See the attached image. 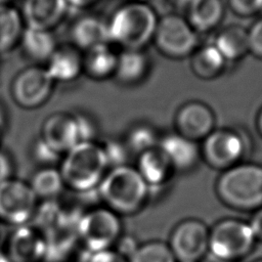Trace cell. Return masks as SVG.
<instances>
[{
    "label": "cell",
    "instance_id": "cell-1",
    "mask_svg": "<svg viewBox=\"0 0 262 262\" xmlns=\"http://www.w3.org/2000/svg\"><path fill=\"white\" fill-rule=\"evenodd\" d=\"M217 199L236 211H255L262 207V166L239 163L221 172L215 182Z\"/></svg>",
    "mask_w": 262,
    "mask_h": 262
},
{
    "label": "cell",
    "instance_id": "cell-2",
    "mask_svg": "<svg viewBox=\"0 0 262 262\" xmlns=\"http://www.w3.org/2000/svg\"><path fill=\"white\" fill-rule=\"evenodd\" d=\"M97 189L106 208L118 215H131L140 211L150 190L137 170L128 165L112 168Z\"/></svg>",
    "mask_w": 262,
    "mask_h": 262
},
{
    "label": "cell",
    "instance_id": "cell-3",
    "mask_svg": "<svg viewBox=\"0 0 262 262\" xmlns=\"http://www.w3.org/2000/svg\"><path fill=\"white\" fill-rule=\"evenodd\" d=\"M155 8L143 2L119 7L107 23L110 41L125 49L142 50L152 40L158 24Z\"/></svg>",
    "mask_w": 262,
    "mask_h": 262
},
{
    "label": "cell",
    "instance_id": "cell-4",
    "mask_svg": "<svg viewBox=\"0 0 262 262\" xmlns=\"http://www.w3.org/2000/svg\"><path fill=\"white\" fill-rule=\"evenodd\" d=\"M107 168L98 143L81 142L66 154L59 172L64 186L77 192H87L98 187Z\"/></svg>",
    "mask_w": 262,
    "mask_h": 262
},
{
    "label": "cell",
    "instance_id": "cell-5",
    "mask_svg": "<svg viewBox=\"0 0 262 262\" xmlns=\"http://www.w3.org/2000/svg\"><path fill=\"white\" fill-rule=\"evenodd\" d=\"M256 243L248 221L237 218L221 219L210 228L209 255L225 262H236L247 257Z\"/></svg>",
    "mask_w": 262,
    "mask_h": 262
},
{
    "label": "cell",
    "instance_id": "cell-6",
    "mask_svg": "<svg viewBox=\"0 0 262 262\" xmlns=\"http://www.w3.org/2000/svg\"><path fill=\"white\" fill-rule=\"evenodd\" d=\"M121 230L119 215L106 207L81 215L76 225L78 241L88 253L112 249L121 237Z\"/></svg>",
    "mask_w": 262,
    "mask_h": 262
},
{
    "label": "cell",
    "instance_id": "cell-7",
    "mask_svg": "<svg viewBox=\"0 0 262 262\" xmlns=\"http://www.w3.org/2000/svg\"><path fill=\"white\" fill-rule=\"evenodd\" d=\"M152 41L164 55L170 58H183L195 50L198 37L186 18L169 13L158 20Z\"/></svg>",
    "mask_w": 262,
    "mask_h": 262
},
{
    "label": "cell",
    "instance_id": "cell-8",
    "mask_svg": "<svg viewBox=\"0 0 262 262\" xmlns=\"http://www.w3.org/2000/svg\"><path fill=\"white\" fill-rule=\"evenodd\" d=\"M207 224L198 218H186L172 228L167 242L177 262H202L209 254Z\"/></svg>",
    "mask_w": 262,
    "mask_h": 262
},
{
    "label": "cell",
    "instance_id": "cell-9",
    "mask_svg": "<svg viewBox=\"0 0 262 262\" xmlns=\"http://www.w3.org/2000/svg\"><path fill=\"white\" fill-rule=\"evenodd\" d=\"M38 199L29 183L9 178L0 183V220L21 226L37 212Z\"/></svg>",
    "mask_w": 262,
    "mask_h": 262
},
{
    "label": "cell",
    "instance_id": "cell-10",
    "mask_svg": "<svg viewBox=\"0 0 262 262\" xmlns=\"http://www.w3.org/2000/svg\"><path fill=\"white\" fill-rule=\"evenodd\" d=\"M245 152L243 137L230 129H214L204 140L201 156L213 169L221 172L239 164Z\"/></svg>",
    "mask_w": 262,
    "mask_h": 262
},
{
    "label": "cell",
    "instance_id": "cell-11",
    "mask_svg": "<svg viewBox=\"0 0 262 262\" xmlns=\"http://www.w3.org/2000/svg\"><path fill=\"white\" fill-rule=\"evenodd\" d=\"M54 81L45 68L29 67L20 71L11 83L13 101L21 108L33 110L41 106L49 98Z\"/></svg>",
    "mask_w": 262,
    "mask_h": 262
},
{
    "label": "cell",
    "instance_id": "cell-12",
    "mask_svg": "<svg viewBox=\"0 0 262 262\" xmlns=\"http://www.w3.org/2000/svg\"><path fill=\"white\" fill-rule=\"evenodd\" d=\"M176 133L192 140H204L215 129L213 111L201 101H189L181 105L174 120Z\"/></svg>",
    "mask_w": 262,
    "mask_h": 262
},
{
    "label": "cell",
    "instance_id": "cell-13",
    "mask_svg": "<svg viewBox=\"0 0 262 262\" xmlns=\"http://www.w3.org/2000/svg\"><path fill=\"white\" fill-rule=\"evenodd\" d=\"M47 237L38 226L21 225L11 234L7 257L10 262H41L45 261Z\"/></svg>",
    "mask_w": 262,
    "mask_h": 262
},
{
    "label": "cell",
    "instance_id": "cell-14",
    "mask_svg": "<svg viewBox=\"0 0 262 262\" xmlns=\"http://www.w3.org/2000/svg\"><path fill=\"white\" fill-rule=\"evenodd\" d=\"M40 138L57 154L66 155L80 143L75 115L66 112L51 114L42 125Z\"/></svg>",
    "mask_w": 262,
    "mask_h": 262
},
{
    "label": "cell",
    "instance_id": "cell-15",
    "mask_svg": "<svg viewBox=\"0 0 262 262\" xmlns=\"http://www.w3.org/2000/svg\"><path fill=\"white\" fill-rule=\"evenodd\" d=\"M68 10L66 0H25L20 15L27 28L50 31Z\"/></svg>",
    "mask_w": 262,
    "mask_h": 262
},
{
    "label": "cell",
    "instance_id": "cell-16",
    "mask_svg": "<svg viewBox=\"0 0 262 262\" xmlns=\"http://www.w3.org/2000/svg\"><path fill=\"white\" fill-rule=\"evenodd\" d=\"M158 146L168 157L175 171L187 172L195 167L201 157L196 142L178 133L166 134L160 138Z\"/></svg>",
    "mask_w": 262,
    "mask_h": 262
},
{
    "label": "cell",
    "instance_id": "cell-17",
    "mask_svg": "<svg viewBox=\"0 0 262 262\" xmlns=\"http://www.w3.org/2000/svg\"><path fill=\"white\" fill-rule=\"evenodd\" d=\"M135 169L149 188L164 186L175 172L168 157L159 146L138 155Z\"/></svg>",
    "mask_w": 262,
    "mask_h": 262
},
{
    "label": "cell",
    "instance_id": "cell-18",
    "mask_svg": "<svg viewBox=\"0 0 262 262\" xmlns=\"http://www.w3.org/2000/svg\"><path fill=\"white\" fill-rule=\"evenodd\" d=\"M44 68L54 82H73L83 72V55L75 46L57 47Z\"/></svg>",
    "mask_w": 262,
    "mask_h": 262
},
{
    "label": "cell",
    "instance_id": "cell-19",
    "mask_svg": "<svg viewBox=\"0 0 262 262\" xmlns=\"http://www.w3.org/2000/svg\"><path fill=\"white\" fill-rule=\"evenodd\" d=\"M71 38L73 46L84 51L111 43L107 23L91 15L83 16L73 25Z\"/></svg>",
    "mask_w": 262,
    "mask_h": 262
},
{
    "label": "cell",
    "instance_id": "cell-20",
    "mask_svg": "<svg viewBox=\"0 0 262 262\" xmlns=\"http://www.w3.org/2000/svg\"><path fill=\"white\" fill-rule=\"evenodd\" d=\"M149 70L148 56L142 50L125 49L118 54L115 77L123 84L141 82Z\"/></svg>",
    "mask_w": 262,
    "mask_h": 262
},
{
    "label": "cell",
    "instance_id": "cell-21",
    "mask_svg": "<svg viewBox=\"0 0 262 262\" xmlns=\"http://www.w3.org/2000/svg\"><path fill=\"white\" fill-rule=\"evenodd\" d=\"M224 14L222 0H194L187 7V21L195 32L213 30Z\"/></svg>",
    "mask_w": 262,
    "mask_h": 262
},
{
    "label": "cell",
    "instance_id": "cell-22",
    "mask_svg": "<svg viewBox=\"0 0 262 262\" xmlns=\"http://www.w3.org/2000/svg\"><path fill=\"white\" fill-rule=\"evenodd\" d=\"M24 53L33 61L46 62L57 48L51 31L25 28L19 40Z\"/></svg>",
    "mask_w": 262,
    "mask_h": 262
},
{
    "label": "cell",
    "instance_id": "cell-23",
    "mask_svg": "<svg viewBox=\"0 0 262 262\" xmlns=\"http://www.w3.org/2000/svg\"><path fill=\"white\" fill-rule=\"evenodd\" d=\"M214 45L226 61L241 59L249 52L248 30L238 25L225 27L217 35Z\"/></svg>",
    "mask_w": 262,
    "mask_h": 262
},
{
    "label": "cell",
    "instance_id": "cell-24",
    "mask_svg": "<svg viewBox=\"0 0 262 262\" xmlns=\"http://www.w3.org/2000/svg\"><path fill=\"white\" fill-rule=\"evenodd\" d=\"M118 54L110 44L101 45L85 51L83 55V72L94 80H104L115 75Z\"/></svg>",
    "mask_w": 262,
    "mask_h": 262
},
{
    "label": "cell",
    "instance_id": "cell-25",
    "mask_svg": "<svg viewBox=\"0 0 262 262\" xmlns=\"http://www.w3.org/2000/svg\"><path fill=\"white\" fill-rule=\"evenodd\" d=\"M226 60L214 44L194 50L190 58V68L193 74L204 80L214 79L221 75Z\"/></svg>",
    "mask_w": 262,
    "mask_h": 262
},
{
    "label": "cell",
    "instance_id": "cell-26",
    "mask_svg": "<svg viewBox=\"0 0 262 262\" xmlns=\"http://www.w3.org/2000/svg\"><path fill=\"white\" fill-rule=\"evenodd\" d=\"M23 31L20 12L9 5H0V53L10 50L19 42Z\"/></svg>",
    "mask_w": 262,
    "mask_h": 262
},
{
    "label": "cell",
    "instance_id": "cell-27",
    "mask_svg": "<svg viewBox=\"0 0 262 262\" xmlns=\"http://www.w3.org/2000/svg\"><path fill=\"white\" fill-rule=\"evenodd\" d=\"M37 199H52L60 193L64 183L59 170L44 167L38 170L29 182Z\"/></svg>",
    "mask_w": 262,
    "mask_h": 262
},
{
    "label": "cell",
    "instance_id": "cell-28",
    "mask_svg": "<svg viewBox=\"0 0 262 262\" xmlns=\"http://www.w3.org/2000/svg\"><path fill=\"white\" fill-rule=\"evenodd\" d=\"M128 262H177L166 242L149 241L138 245Z\"/></svg>",
    "mask_w": 262,
    "mask_h": 262
},
{
    "label": "cell",
    "instance_id": "cell-29",
    "mask_svg": "<svg viewBox=\"0 0 262 262\" xmlns=\"http://www.w3.org/2000/svg\"><path fill=\"white\" fill-rule=\"evenodd\" d=\"M159 140L160 138L152 127L139 124L128 131L124 142L130 152L140 155L147 149L158 146Z\"/></svg>",
    "mask_w": 262,
    "mask_h": 262
},
{
    "label": "cell",
    "instance_id": "cell-30",
    "mask_svg": "<svg viewBox=\"0 0 262 262\" xmlns=\"http://www.w3.org/2000/svg\"><path fill=\"white\" fill-rule=\"evenodd\" d=\"M105 157L107 167L116 168L127 165L130 151L124 141L114 138H104L98 142Z\"/></svg>",
    "mask_w": 262,
    "mask_h": 262
},
{
    "label": "cell",
    "instance_id": "cell-31",
    "mask_svg": "<svg viewBox=\"0 0 262 262\" xmlns=\"http://www.w3.org/2000/svg\"><path fill=\"white\" fill-rule=\"evenodd\" d=\"M74 115L77 123L79 142H94L97 132L95 123L86 115L80 113H76Z\"/></svg>",
    "mask_w": 262,
    "mask_h": 262
},
{
    "label": "cell",
    "instance_id": "cell-32",
    "mask_svg": "<svg viewBox=\"0 0 262 262\" xmlns=\"http://www.w3.org/2000/svg\"><path fill=\"white\" fill-rule=\"evenodd\" d=\"M231 10L244 17L255 15L262 11V0H228Z\"/></svg>",
    "mask_w": 262,
    "mask_h": 262
},
{
    "label": "cell",
    "instance_id": "cell-33",
    "mask_svg": "<svg viewBox=\"0 0 262 262\" xmlns=\"http://www.w3.org/2000/svg\"><path fill=\"white\" fill-rule=\"evenodd\" d=\"M249 52L262 58V17L258 18L248 30Z\"/></svg>",
    "mask_w": 262,
    "mask_h": 262
},
{
    "label": "cell",
    "instance_id": "cell-34",
    "mask_svg": "<svg viewBox=\"0 0 262 262\" xmlns=\"http://www.w3.org/2000/svg\"><path fill=\"white\" fill-rule=\"evenodd\" d=\"M34 156L35 158L46 165H50L54 162H56L61 155L57 154L55 150H53L50 146H48L41 138L37 139V141L34 144Z\"/></svg>",
    "mask_w": 262,
    "mask_h": 262
},
{
    "label": "cell",
    "instance_id": "cell-35",
    "mask_svg": "<svg viewBox=\"0 0 262 262\" xmlns=\"http://www.w3.org/2000/svg\"><path fill=\"white\" fill-rule=\"evenodd\" d=\"M86 262H128L116 250L106 249L103 251L89 253Z\"/></svg>",
    "mask_w": 262,
    "mask_h": 262
},
{
    "label": "cell",
    "instance_id": "cell-36",
    "mask_svg": "<svg viewBox=\"0 0 262 262\" xmlns=\"http://www.w3.org/2000/svg\"><path fill=\"white\" fill-rule=\"evenodd\" d=\"M248 222L253 230L256 241L262 242V207L253 212V215Z\"/></svg>",
    "mask_w": 262,
    "mask_h": 262
},
{
    "label": "cell",
    "instance_id": "cell-37",
    "mask_svg": "<svg viewBox=\"0 0 262 262\" xmlns=\"http://www.w3.org/2000/svg\"><path fill=\"white\" fill-rule=\"evenodd\" d=\"M11 164L8 157L0 151V183L11 178Z\"/></svg>",
    "mask_w": 262,
    "mask_h": 262
},
{
    "label": "cell",
    "instance_id": "cell-38",
    "mask_svg": "<svg viewBox=\"0 0 262 262\" xmlns=\"http://www.w3.org/2000/svg\"><path fill=\"white\" fill-rule=\"evenodd\" d=\"M69 9H83L86 8L92 4H94L97 0H66Z\"/></svg>",
    "mask_w": 262,
    "mask_h": 262
},
{
    "label": "cell",
    "instance_id": "cell-39",
    "mask_svg": "<svg viewBox=\"0 0 262 262\" xmlns=\"http://www.w3.org/2000/svg\"><path fill=\"white\" fill-rule=\"evenodd\" d=\"M4 128H5V114L3 108L0 105V137L4 131Z\"/></svg>",
    "mask_w": 262,
    "mask_h": 262
},
{
    "label": "cell",
    "instance_id": "cell-40",
    "mask_svg": "<svg viewBox=\"0 0 262 262\" xmlns=\"http://www.w3.org/2000/svg\"><path fill=\"white\" fill-rule=\"evenodd\" d=\"M256 125H257L258 132H259V133H260V135L262 136V108L259 111V114H258V116H257Z\"/></svg>",
    "mask_w": 262,
    "mask_h": 262
},
{
    "label": "cell",
    "instance_id": "cell-41",
    "mask_svg": "<svg viewBox=\"0 0 262 262\" xmlns=\"http://www.w3.org/2000/svg\"><path fill=\"white\" fill-rule=\"evenodd\" d=\"M202 262H225V261H222V260L216 259V258H214V257H212V256H210V255L208 254Z\"/></svg>",
    "mask_w": 262,
    "mask_h": 262
},
{
    "label": "cell",
    "instance_id": "cell-42",
    "mask_svg": "<svg viewBox=\"0 0 262 262\" xmlns=\"http://www.w3.org/2000/svg\"><path fill=\"white\" fill-rule=\"evenodd\" d=\"M173 1H175L176 3H178L180 5H186L188 7L194 0H173Z\"/></svg>",
    "mask_w": 262,
    "mask_h": 262
},
{
    "label": "cell",
    "instance_id": "cell-43",
    "mask_svg": "<svg viewBox=\"0 0 262 262\" xmlns=\"http://www.w3.org/2000/svg\"><path fill=\"white\" fill-rule=\"evenodd\" d=\"M0 262H10L7 255L5 253H3L2 251H0Z\"/></svg>",
    "mask_w": 262,
    "mask_h": 262
},
{
    "label": "cell",
    "instance_id": "cell-44",
    "mask_svg": "<svg viewBox=\"0 0 262 262\" xmlns=\"http://www.w3.org/2000/svg\"><path fill=\"white\" fill-rule=\"evenodd\" d=\"M8 0H0V5H5Z\"/></svg>",
    "mask_w": 262,
    "mask_h": 262
},
{
    "label": "cell",
    "instance_id": "cell-45",
    "mask_svg": "<svg viewBox=\"0 0 262 262\" xmlns=\"http://www.w3.org/2000/svg\"><path fill=\"white\" fill-rule=\"evenodd\" d=\"M253 262H262V258H261V259H257V260H254Z\"/></svg>",
    "mask_w": 262,
    "mask_h": 262
}]
</instances>
